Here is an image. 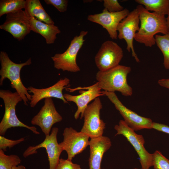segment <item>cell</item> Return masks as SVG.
Returning <instances> with one entry per match:
<instances>
[{"mask_svg": "<svg viewBox=\"0 0 169 169\" xmlns=\"http://www.w3.org/2000/svg\"><path fill=\"white\" fill-rule=\"evenodd\" d=\"M136 8L139 14L140 25L134 39L146 47H151L156 44L155 36L157 34L165 35L169 33L166 18L165 16L150 12L141 5L137 6Z\"/></svg>", "mask_w": 169, "mask_h": 169, "instance_id": "6da1fadb", "label": "cell"}, {"mask_svg": "<svg viewBox=\"0 0 169 169\" xmlns=\"http://www.w3.org/2000/svg\"><path fill=\"white\" fill-rule=\"evenodd\" d=\"M47 4L51 5L61 12L67 10L68 1L67 0H44Z\"/></svg>", "mask_w": 169, "mask_h": 169, "instance_id": "f1b7e54d", "label": "cell"}, {"mask_svg": "<svg viewBox=\"0 0 169 169\" xmlns=\"http://www.w3.org/2000/svg\"><path fill=\"white\" fill-rule=\"evenodd\" d=\"M131 70L130 67L119 65L105 71L99 70L96 75L99 87L105 91H118L124 96H131L132 89L127 79Z\"/></svg>", "mask_w": 169, "mask_h": 169, "instance_id": "7a4b0ae2", "label": "cell"}, {"mask_svg": "<svg viewBox=\"0 0 169 169\" xmlns=\"http://www.w3.org/2000/svg\"><path fill=\"white\" fill-rule=\"evenodd\" d=\"M114 128L117 131L115 136H123L134 148L139 156L142 168L149 169L153 166V155L144 147L145 141L142 135L136 134L123 120H120L118 125H115Z\"/></svg>", "mask_w": 169, "mask_h": 169, "instance_id": "8992f818", "label": "cell"}, {"mask_svg": "<svg viewBox=\"0 0 169 169\" xmlns=\"http://www.w3.org/2000/svg\"><path fill=\"white\" fill-rule=\"evenodd\" d=\"M102 93L114 105L126 123L135 131L152 129L153 122L151 119L141 116L126 107L120 101L115 92L103 91Z\"/></svg>", "mask_w": 169, "mask_h": 169, "instance_id": "ba28073f", "label": "cell"}, {"mask_svg": "<svg viewBox=\"0 0 169 169\" xmlns=\"http://www.w3.org/2000/svg\"><path fill=\"white\" fill-rule=\"evenodd\" d=\"M66 90L70 92H72L78 90L80 94L73 95L68 94H64V96L68 102L74 103L77 107V109L74 115V118L77 120L80 114V119L83 117L84 111L89 103L93 100L104 95L98 87L97 83L91 86L84 87H78L74 89L68 87Z\"/></svg>", "mask_w": 169, "mask_h": 169, "instance_id": "30bf717a", "label": "cell"}, {"mask_svg": "<svg viewBox=\"0 0 169 169\" xmlns=\"http://www.w3.org/2000/svg\"><path fill=\"white\" fill-rule=\"evenodd\" d=\"M102 105L99 97L95 98L85 109L83 115L84 122L80 131L90 138L102 136L105 123L100 118Z\"/></svg>", "mask_w": 169, "mask_h": 169, "instance_id": "52a82bcc", "label": "cell"}, {"mask_svg": "<svg viewBox=\"0 0 169 169\" xmlns=\"http://www.w3.org/2000/svg\"><path fill=\"white\" fill-rule=\"evenodd\" d=\"M156 43L162 53L164 57L163 64L166 69H169V33L155 36Z\"/></svg>", "mask_w": 169, "mask_h": 169, "instance_id": "603a6c76", "label": "cell"}, {"mask_svg": "<svg viewBox=\"0 0 169 169\" xmlns=\"http://www.w3.org/2000/svg\"><path fill=\"white\" fill-rule=\"evenodd\" d=\"M26 0H1L0 17L4 14L16 12L25 8Z\"/></svg>", "mask_w": 169, "mask_h": 169, "instance_id": "7402d4cb", "label": "cell"}, {"mask_svg": "<svg viewBox=\"0 0 169 169\" xmlns=\"http://www.w3.org/2000/svg\"><path fill=\"white\" fill-rule=\"evenodd\" d=\"M24 140V137L17 140H12L6 138L3 136L0 135V149L6 151L7 148H12Z\"/></svg>", "mask_w": 169, "mask_h": 169, "instance_id": "484cf974", "label": "cell"}, {"mask_svg": "<svg viewBox=\"0 0 169 169\" xmlns=\"http://www.w3.org/2000/svg\"><path fill=\"white\" fill-rule=\"evenodd\" d=\"M0 85H2L4 80L8 79L11 82V87L16 90L21 96L24 104L28 105V100L31 99L28 89L23 84L20 76L21 70L23 67L32 64L31 59L29 58L25 62L17 64L12 61L7 54L3 51L0 53Z\"/></svg>", "mask_w": 169, "mask_h": 169, "instance_id": "3957f363", "label": "cell"}, {"mask_svg": "<svg viewBox=\"0 0 169 169\" xmlns=\"http://www.w3.org/2000/svg\"><path fill=\"white\" fill-rule=\"evenodd\" d=\"M154 169H169V160L159 151L152 154Z\"/></svg>", "mask_w": 169, "mask_h": 169, "instance_id": "d4e9b609", "label": "cell"}, {"mask_svg": "<svg viewBox=\"0 0 169 169\" xmlns=\"http://www.w3.org/2000/svg\"><path fill=\"white\" fill-rule=\"evenodd\" d=\"M12 169H26L25 167L23 165H19L14 167Z\"/></svg>", "mask_w": 169, "mask_h": 169, "instance_id": "1f68e13d", "label": "cell"}, {"mask_svg": "<svg viewBox=\"0 0 169 169\" xmlns=\"http://www.w3.org/2000/svg\"><path fill=\"white\" fill-rule=\"evenodd\" d=\"M55 169H81V168L79 165L73 163L72 160L60 158Z\"/></svg>", "mask_w": 169, "mask_h": 169, "instance_id": "83f0119b", "label": "cell"}, {"mask_svg": "<svg viewBox=\"0 0 169 169\" xmlns=\"http://www.w3.org/2000/svg\"><path fill=\"white\" fill-rule=\"evenodd\" d=\"M21 162V160L18 156L6 155L3 150L0 149V169H12Z\"/></svg>", "mask_w": 169, "mask_h": 169, "instance_id": "cb8c5ba5", "label": "cell"}, {"mask_svg": "<svg viewBox=\"0 0 169 169\" xmlns=\"http://www.w3.org/2000/svg\"><path fill=\"white\" fill-rule=\"evenodd\" d=\"M29 17L31 31L43 36L47 44L54 43L57 38V34L61 32L58 27L54 24L44 23L34 17Z\"/></svg>", "mask_w": 169, "mask_h": 169, "instance_id": "d6986e66", "label": "cell"}, {"mask_svg": "<svg viewBox=\"0 0 169 169\" xmlns=\"http://www.w3.org/2000/svg\"><path fill=\"white\" fill-rule=\"evenodd\" d=\"M63 118L57 111L52 98L44 99L43 106L32 119L31 124L39 127L45 136L50 135L53 125Z\"/></svg>", "mask_w": 169, "mask_h": 169, "instance_id": "9a60e30c", "label": "cell"}, {"mask_svg": "<svg viewBox=\"0 0 169 169\" xmlns=\"http://www.w3.org/2000/svg\"><path fill=\"white\" fill-rule=\"evenodd\" d=\"M152 129L169 134V126L166 125L153 122Z\"/></svg>", "mask_w": 169, "mask_h": 169, "instance_id": "f546056e", "label": "cell"}, {"mask_svg": "<svg viewBox=\"0 0 169 169\" xmlns=\"http://www.w3.org/2000/svg\"><path fill=\"white\" fill-rule=\"evenodd\" d=\"M158 83L161 86L169 89V79H159Z\"/></svg>", "mask_w": 169, "mask_h": 169, "instance_id": "4dcf8cb0", "label": "cell"}, {"mask_svg": "<svg viewBox=\"0 0 169 169\" xmlns=\"http://www.w3.org/2000/svg\"><path fill=\"white\" fill-rule=\"evenodd\" d=\"M137 3L142 6L148 11H152L165 16L169 12V0H136Z\"/></svg>", "mask_w": 169, "mask_h": 169, "instance_id": "44dd1931", "label": "cell"}, {"mask_svg": "<svg viewBox=\"0 0 169 169\" xmlns=\"http://www.w3.org/2000/svg\"><path fill=\"white\" fill-rule=\"evenodd\" d=\"M129 13L126 8L120 12H110L104 8L101 13L88 15L87 19L100 25L107 31L111 38L117 39L118 26Z\"/></svg>", "mask_w": 169, "mask_h": 169, "instance_id": "2e32d148", "label": "cell"}, {"mask_svg": "<svg viewBox=\"0 0 169 169\" xmlns=\"http://www.w3.org/2000/svg\"><path fill=\"white\" fill-rule=\"evenodd\" d=\"M103 6L105 8L110 12H116L123 10L124 8L117 0H104Z\"/></svg>", "mask_w": 169, "mask_h": 169, "instance_id": "4316f807", "label": "cell"}, {"mask_svg": "<svg viewBox=\"0 0 169 169\" xmlns=\"http://www.w3.org/2000/svg\"><path fill=\"white\" fill-rule=\"evenodd\" d=\"M24 11L29 17H34L47 24H54V21L43 7L39 0H26Z\"/></svg>", "mask_w": 169, "mask_h": 169, "instance_id": "ffe728a7", "label": "cell"}, {"mask_svg": "<svg viewBox=\"0 0 169 169\" xmlns=\"http://www.w3.org/2000/svg\"><path fill=\"white\" fill-rule=\"evenodd\" d=\"M70 80L67 78L60 79L57 83L49 87L37 89L32 86L28 87V92L32 93L30 103L31 107L33 108L42 100L54 97L62 100L64 103H68L63 94V90L69 86Z\"/></svg>", "mask_w": 169, "mask_h": 169, "instance_id": "e0dca14e", "label": "cell"}, {"mask_svg": "<svg viewBox=\"0 0 169 169\" xmlns=\"http://www.w3.org/2000/svg\"><path fill=\"white\" fill-rule=\"evenodd\" d=\"M0 28L8 32L18 41L22 40L31 31L29 16L23 10L8 13Z\"/></svg>", "mask_w": 169, "mask_h": 169, "instance_id": "8fae6325", "label": "cell"}, {"mask_svg": "<svg viewBox=\"0 0 169 169\" xmlns=\"http://www.w3.org/2000/svg\"><path fill=\"white\" fill-rule=\"evenodd\" d=\"M123 56L121 48L111 40L104 42L95 57L97 67L100 71H105L119 65Z\"/></svg>", "mask_w": 169, "mask_h": 169, "instance_id": "9c48e42d", "label": "cell"}, {"mask_svg": "<svg viewBox=\"0 0 169 169\" xmlns=\"http://www.w3.org/2000/svg\"><path fill=\"white\" fill-rule=\"evenodd\" d=\"M59 129L52 128L49 135L46 136L44 141L35 146H29L23 153L25 158L36 153L40 148L45 149L48 154L49 169H55L59 160L61 154L63 151L57 141V136Z\"/></svg>", "mask_w": 169, "mask_h": 169, "instance_id": "7c38bea8", "label": "cell"}, {"mask_svg": "<svg viewBox=\"0 0 169 169\" xmlns=\"http://www.w3.org/2000/svg\"><path fill=\"white\" fill-rule=\"evenodd\" d=\"M88 32L87 31H81L79 35L74 37L71 41L69 47L64 52L56 54L51 57L55 68L72 72L80 70L76 62V58L85 41L84 37Z\"/></svg>", "mask_w": 169, "mask_h": 169, "instance_id": "5b68a950", "label": "cell"}, {"mask_svg": "<svg viewBox=\"0 0 169 169\" xmlns=\"http://www.w3.org/2000/svg\"><path fill=\"white\" fill-rule=\"evenodd\" d=\"M0 97L3 101L5 108L4 115L0 123L1 136H4L8 129L16 127H24L36 134H40L35 126L27 125L18 118L16 112V106L23 99L17 92H13L9 90H1Z\"/></svg>", "mask_w": 169, "mask_h": 169, "instance_id": "277c9868", "label": "cell"}, {"mask_svg": "<svg viewBox=\"0 0 169 169\" xmlns=\"http://www.w3.org/2000/svg\"><path fill=\"white\" fill-rule=\"evenodd\" d=\"M143 169V168H140V169H139V168H133V169Z\"/></svg>", "mask_w": 169, "mask_h": 169, "instance_id": "836d02e7", "label": "cell"}, {"mask_svg": "<svg viewBox=\"0 0 169 169\" xmlns=\"http://www.w3.org/2000/svg\"><path fill=\"white\" fill-rule=\"evenodd\" d=\"M63 141L59 144L68 155L67 159L72 160L76 155L81 153L89 145V137L78 132L72 127H66L63 131Z\"/></svg>", "mask_w": 169, "mask_h": 169, "instance_id": "5bb4252c", "label": "cell"}, {"mask_svg": "<svg viewBox=\"0 0 169 169\" xmlns=\"http://www.w3.org/2000/svg\"><path fill=\"white\" fill-rule=\"evenodd\" d=\"M167 15H168L167 17V18H166V20L167 24L168 27V28L169 29V12H168Z\"/></svg>", "mask_w": 169, "mask_h": 169, "instance_id": "d6a6232c", "label": "cell"}, {"mask_svg": "<svg viewBox=\"0 0 169 169\" xmlns=\"http://www.w3.org/2000/svg\"><path fill=\"white\" fill-rule=\"evenodd\" d=\"M140 23L139 14L136 8L120 22L117 28L118 38L125 40L126 49L129 52L131 51L132 56L137 62L140 60L134 50L133 41L136 33L139 30Z\"/></svg>", "mask_w": 169, "mask_h": 169, "instance_id": "4fadbf2b", "label": "cell"}, {"mask_svg": "<svg viewBox=\"0 0 169 169\" xmlns=\"http://www.w3.org/2000/svg\"><path fill=\"white\" fill-rule=\"evenodd\" d=\"M89 169H101V163L104 153L111 146L109 138L101 136L90 140Z\"/></svg>", "mask_w": 169, "mask_h": 169, "instance_id": "ac0fdd59", "label": "cell"}]
</instances>
